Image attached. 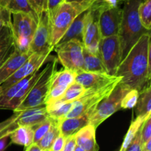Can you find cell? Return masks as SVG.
<instances>
[{"mask_svg":"<svg viewBox=\"0 0 151 151\" xmlns=\"http://www.w3.org/2000/svg\"><path fill=\"white\" fill-rule=\"evenodd\" d=\"M150 32L143 34L121 61L116 76L121 82L139 92L150 83L151 76Z\"/></svg>","mask_w":151,"mask_h":151,"instance_id":"cell-1","label":"cell"},{"mask_svg":"<svg viewBox=\"0 0 151 151\" xmlns=\"http://www.w3.org/2000/svg\"><path fill=\"white\" fill-rule=\"evenodd\" d=\"M139 0H128L124 3L119 36L122 47V60L143 34L150 30L144 28L140 22L138 8Z\"/></svg>","mask_w":151,"mask_h":151,"instance_id":"cell-2","label":"cell"},{"mask_svg":"<svg viewBox=\"0 0 151 151\" xmlns=\"http://www.w3.org/2000/svg\"><path fill=\"white\" fill-rule=\"evenodd\" d=\"M93 4L90 0H84L81 2L64 1L58 7L51 22V41L53 48L77 16L88 10Z\"/></svg>","mask_w":151,"mask_h":151,"instance_id":"cell-3","label":"cell"},{"mask_svg":"<svg viewBox=\"0 0 151 151\" xmlns=\"http://www.w3.org/2000/svg\"><path fill=\"white\" fill-rule=\"evenodd\" d=\"M121 80L122 77L115 76L114 79L101 87L86 90L78 100L74 102L73 107L65 118H74L88 113H92L98 104L111 93Z\"/></svg>","mask_w":151,"mask_h":151,"instance_id":"cell-4","label":"cell"},{"mask_svg":"<svg viewBox=\"0 0 151 151\" xmlns=\"http://www.w3.org/2000/svg\"><path fill=\"white\" fill-rule=\"evenodd\" d=\"M58 62V61L57 58L52 56L45 68L41 70V76L31 89L26 99L15 110H13L14 112H20L29 108L45 105V100L48 94L52 77L56 71Z\"/></svg>","mask_w":151,"mask_h":151,"instance_id":"cell-5","label":"cell"},{"mask_svg":"<svg viewBox=\"0 0 151 151\" xmlns=\"http://www.w3.org/2000/svg\"><path fill=\"white\" fill-rule=\"evenodd\" d=\"M130 90L131 89L121 82V81H119L111 93L98 104L90 115L88 124L94 126L97 129L108 118L122 109L121 102Z\"/></svg>","mask_w":151,"mask_h":151,"instance_id":"cell-6","label":"cell"},{"mask_svg":"<svg viewBox=\"0 0 151 151\" xmlns=\"http://www.w3.org/2000/svg\"><path fill=\"white\" fill-rule=\"evenodd\" d=\"M83 41L72 39L60 44H57L53 50L57 52L58 61L65 69L77 74L83 72Z\"/></svg>","mask_w":151,"mask_h":151,"instance_id":"cell-7","label":"cell"},{"mask_svg":"<svg viewBox=\"0 0 151 151\" xmlns=\"http://www.w3.org/2000/svg\"><path fill=\"white\" fill-rule=\"evenodd\" d=\"M100 56L107 73L115 76L122 61V47L119 36L101 38L100 41Z\"/></svg>","mask_w":151,"mask_h":151,"instance_id":"cell-8","label":"cell"},{"mask_svg":"<svg viewBox=\"0 0 151 151\" xmlns=\"http://www.w3.org/2000/svg\"><path fill=\"white\" fill-rule=\"evenodd\" d=\"M52 50H47L44 53H34L30 57L2 84H0L1 92L4 91L12 85L21 81L23 78L34 73L40 70L41 67L50 59V54Z\"/></svg>","mask_w":151,"mask_h":151,"instance_id":"cell-9","label":"cell"},{"mask_svg":"<svg viewBox=\"0 0 151 151\" xmlns=\"http://www.w3.org/2000/svg\"><path fill=\"white\" fill-rule=\"evenodd\" d=\"M122 9L119 6L109 7L103 1L98 17L101 38L118 35L122 21Z\"/></svg>","mask_w":151,"mask_h":151,"instance_id":"cell-10","label":"cell"},{"mask_svg":"<svg viewBox=\"0 0 151 151\" xmlns=\"http://www.w3.org/2000/svg\"><path fill=\"white\" fill-rule=\"evenodd\" d=\"M51 41V23L47 11H44L39 16L38 25L31 41L29 50L32 53H44L52 50Z\"/></svg>","mask_w":151,"mask_h":151,"instance_id":"cell-11","label":"cell"},{"mask_svg":"<svg viewBox=\"0 0 151 151\" xmlns=\"http://www.w3.org/2000/svg\"><path fill=\"white\" fill-rule=\"evenodd\" d=\"M76 76V73L65 68L60 71H55L52 77L45 105H50L58 99L64 93L68 87L75 81Z\"/></svg>","mask_w":151,"mask_h":151,"instance_id":"cell-12","label":"cell"},{"mask_svg":"<svg viewBox=\"0 0 151 151\" xmlns=\"http://www.w3.org/2000/svg\"><path fill=\"white\" fill-rule=\"evenodd\" d=\"M13 25L15 38H26L32 41L35 31L36 30L38 22L32 16L24 13H13Z\"/></svg>","mask_w":151,"mask_h":151,"instance_id":"cell-13","label":"cell"},{"mask_svg":"<svg viewBox=\"0 0 151 151\" xmlns=\"http://www.w3.org/2000/svg\"><path fill=\"white\" fill-rule=\"evenodd\" d=\"M33 54L30 50L22 51L16 48L14 53L0 67V84L11 76Z\"/></svg>","mask_w":151,"mask_h":151,"instance_id":"cell-14","label":"cell"},{"mask_svg":"<svg viewBox=\"0 0 151 151\" xmlns=\"http://www.w3.org/2000/svg\"><path fill=\"white\" fill-rule=\"evenodd\" d=\"M20 112V115L16 120L18 126L29 127L34 130L49 116L46 105L29 108Z\"/></svg>","mask_w":151,"mask_h":151,"instance_id":"cell-15","label":"cell"},{"mask_svg":"<svg viewBox=\"0 0 151 151\" xmlns=\"http://www.w3.org/2000/svg\"><path fill=\"white\" fill-rule=\"evenodd\" d=\"M16 50V38L12 21L0 30V67Z\"/></svg>","mask_w":151,"mask_h":151,"instance_id":"cell-16","label":"cell"},{"mask_svg":"<svg viewBox=\"0 0 151 151\" xmlns=\"http://www.w3.org/2000/svg\"><path fill=\"white\" fill-rule=\"evenodd\" d=\"M116 76H110L108 73L93 72H81L77 74L75 81L81 84L85 89L96 88L107 84L114 78Z\"/></svg>","mask_w":151,"mask_h":151,"instance_id":"cell-17","label":"cell"},{"mask_svg":"<svg viewBox=\"0 0 151 151\" xmlns=\"http://www.w3.org/2000/svg\"><path fill=\"white\" fill-rule=\"evenodd\" d=\"M90 113L74 118H65L59 121L60 133L65 138L75 136L81 129L88 125L89 123Z\"/></svg>","mask_w":151,"mask_h":151,"instance_id":"cell-18","label":"cell"},{"mask_svg":"<svg viewBox=\"0 0 151 151\" xmlns=\"http://www.w3.org/2000/svg\"><path fill=\"white\" fill-rule=\"evenodd\" d=\"M77 146L84 151H98L96 140V128L91 124L85 126L75 135Z\"/></svg>","mask_w":151,"mask_h":151,"instance_id":"cell-19","label":"cell"},{"mask_svg":"<svg viewBox=\"0 0 151 151\" xmlns=\"http://www.w3.org/2000/svg\"><path fill=\"white\" fill-rule=\"evenodd\" d=\"M41 70H38L35 71V72L31 76L30 78H29V80L22 86V88L16 93V95H15L8 102H7L5 105H3L1 107V109H8L11 110H15L22 104V102L26 99V97L27 96V95L29 94L31 89L32 88V87H33V85L35 84V83L36 82L38 78H39V76H41Z\"/></svg>","mask_w":151,"mask_h":151,"instance_id":"cell-20","label":"cell"},{"mask_svg":"<svg viewBox=\"0 0 151 151\" xmlns=\"http://www.w3.org/2000/svg\"><path fill=\"white\" fill-rule=\"evenodd\" d=\"M87 10L83 12L79 16H77L76 19L71 24L69 28L65 32V33L63 34L62 38H60L57 44H63V43L72 39H78L79 41H83V29L86 22V18Z\"/></svg>","mask_w":151,"mask_h":151,"instance_id":"cell-21","label":"cell"},{"mask_svg":"<svg viewBox=\"0 0 151 151\" xmlns=\"http://www.w3.org/2000/svg\"><path fill=\"white\" fill-rule=\"evenodd\" d=\"M11 143L27 147L33 143L34 129L29 127L19 126L10 135Z\"/></svg>","mask_w":151,"mask_h":151,"instance_id":"cell-22","label":"cell"},{"mask_svg":"<svg viewBox=\"0 0 151 151\" xmlns=\"http://www.w3.org/2000/svg\"><path fill=\"white\" fill-rule=\"evenodd\" d=\"M137 116L151 115V87L150 83L139 92V97L135 106Z\"/></svg>","mask_w":151,"mask_h":151,"instance_id":"cell-23","label":"cell"},{"mask_svg":"<svg viewBox=\"0 0 151 151\" xmlns=\"http://www.w3.org/2000/svg\"><path fill=\"white\" fill-rule=\"evenodd\" d=\"M83 68L85 72L107 73L100 56L89 53L85 47L83 48Z\"/></svg>","mask_w":151,"mask_h":151,"instance_id":"cell-24","label":"cell"},{"mask_svg":"<svg viewBox=\"0 0 151 151\" xmlns=\"http://www.w3.org/2000/svg\"><path fill=\"white\" fill-rule=\"evenodd\" d=\"M86 91V89L84 88L81 84L74 81L72 84L68 87L64 93L58 99L50 105H52V104L60 105V104L67 103V102H74L78 100Z\"/></svg>","mask_w":151,"mask_h":151,"instance_id":"cell-25","label":"cell"},{"mask_svg":"<svg viewBox=\"0 0 151 151\" xmlns=\"http://www.w3.org/2000/svg\"><path fill=\"white\" fill-rule=\"evenodd\" d=\"M60 133V128H59V121L54 119L47 133L43 136L42 139L39 142L35 144H37L40 147H41L44 150L50 151L53 142Z\"/></svg>","mask_w":151,"mask_h":151,"instance_id":"cell-26","label":"cell"},{"mask_svg":"<svg viewBox=\"0 0 151 151\" xmlns=\"http://www.w3.org/2000/svg\"><path fill=\"white\" fill-rule=\"evenodd\" d=\"M148 116H137L135 119L133 120L131 125H130L129 129H128V132H127L126 135H125V139H124V141L122 142L119 151H125V150L128 148L130 144L132 142L135 136H137V133H138L139 130L141 128L143 122L145 121V119Z\"/></svg>","mask_w":151,"mask_h":151,"instance_id":"cell-27","label":"cell"},{"mask_svg":"<svg viewBox=\"0 0 151 151\" xmlns=\"http://www.w3.org/2000/svg\"><path fill=\"white\" fill-rule=\"evenodd\" d=\"M11 13H24L32 16L36 22H38L39 17L35 10L31 7L28 0H10L7 7Z\"/></svg>","mask_w":151,"mask_h":151,"instance_id":"cell-28","label":"cell"},{"mask_svg":"<svg viewBox=\"0 0 151 151\" xmlns=\"http://www.w3.org/2000/svg\"><path fill=\"white\" fill-rule=\"evenodd\" d=\"M73 103L74 102H67L60 105L52 104L46 105L49 116L58 121L63 119L73 107Z\"/></svg>","mask_w":151,"mask_h":151,"instance_id":"cell-29","label":"cell"},{"mask_svg":"<svg viewBox=\"0 0 151 151\" xmlns=\"http://www.w3.org/2000/svg\"><path fill=\"white\" fill-rule=\"evenodd\" d=\"M140 22L144 28L150 30L151 28V0L140 3L138 8Z\"/></svg>","mask_w":151,"mask_h":151,"instance_id":"cell-30","label":"cell"},{"mask_svg":"<svg viewBox=\"0 0 151 151\" xmlns=\"http://www.w3.org/2000/svg\"><path fill=\"white\" fill-rule=\"evenodd\" d=\"M20 113L21 112H14L10 118L0 122V139L4 136H10V133L16 127H19L16 123V120Z\"/></svg>","mask_w":151,"mask_h":151,"instance_id":"cell-31","label":"cell"},{"mask_svg":"<svg viewBox=\"0 0 151 151\" xmlns=\"http://www.w3.org/2000/svg\"><path fill=\"white\" fill-rule=\"evenodd\" d=\"M53 119L51 117L48 116L42 123L39 124L36 128L34 130V139H33V143H37L39 142L43 136L47 133L49 129L51 127L52 124Z\"/></svg>","mask_w":151,"mask_h":151,"instance_id":"cell-32","label":"cell"},{"mask_svg":"<svg viewBox=\"0 0 151 151\" xmlns=\"http://www.w3.org/2000/svg\"><path fill=\"white\" fill-rule=\"evenodd\" d=\"M139 97V91L137 90H130L122 99L121 102V107L122 109H131L137 105Z\"/></svg>","mask_w":151,"mask_h":151,"instance_id":"cell-33","label":"cell"},{"mask_svg":"<svg viewBox=\"0 0 151 151\" xmlns=\"http://www.w3.org/2000/svg\"><path fill=\"white\" fill-rule=\"evenodd\" d=\"M140 133L142 144L151 139V115H149L143 122L140 128Z\"/></svg>","mask_w":151,"mask_h":151,"instance_id":"cell-34","label":"cell"},{"mask_svg":"<svg viewBox=\"0 0 151 151\" xmlns=\"http://www.w3.org/2000/svg\"><path fill=\"white\" fill-rule=\"evenodd\" d=\"M64 2V0H47V12L50 17V23L58 7Z\"/></svg>","mask_w":151,"mask_h":151,"instance_id":"cell-35","label":"cell"},{"mask_svg":"<svg viewBox=\"0 0 151 151\" xmlns=\"http://www.w3.org/2000/svg\"><path fill=\"white\" fill-rule=\"evenodd\" d=\"M36 14L39 17L44 11H47V0H28Z\"/></svg>","mask_w":151,"mask_h":151,"instance_id":"cell-36","label":"cell"},{"mask_svg":"<svg viewBox=\"0 0 151 151\" xmlns=\"http://www.w3.org/2000/svg\"><path fill=\"white\" fill-rule=\"evenodd\" d=\"M125 151H143L142 150V143L141 133L140 130L137 133V136L132 141L129 146L128 147Z\"/></svg>","mask_w":151,"mask_h":151,"instance_id":"cell-37","label":"cell"},{"mask_svg":"<svg viewBox=\"0 0 151 151\" xmlns=\"http://www.w3.org/2000/svg\"><path fill=\"white\" fill-rule=\"evenodd\" d=\"M11 21V13L6 7L0 6V30L7 23Z\"/></svg>","mask_w":151,"mask_h":151,"instance_id":"cell-38","label":"cell"},{"mask_svg":"<svg viewBox=\"0 0 151 151\" xmlns=\"http://www.w3.org/2000/svg\"><path fill=\"white\" fill-rule=\"evenodd\" d=\"M65 140L66 138L61 133H60L53 142L50 151H61L65 144Z\"/></svg>","mask_w":151,"mask_h":151,"instance_id":"cell-39","label":"cell"},{"mask_svg":"<svg viewBox=\"0 0 151 151\" xmlns=\"http://www.w3.org/2000/svg\"><path fill=\"white\" fill-rule=\"evenodd\" d=\"M77 147L75 136H71L66 138L65 144L61 151H75Z\"/></svg>","mask_w":151,"mask_h":151,"instance_id":"cell-40","label":"cell"},{"mask_svg":"<svg viewBox=\"0 0 151 151\" xmlns=\"http://www.w3.org/2000/svg\"><path fill=\"white\" fill-rule=\"evenodd\" d=\"M10 136H6L0 139V151H4L8 146V139Z\"/></svg>","mask_w":151,"mask_h":151,"instance_id":"cell-41","label":"cell"},{"mask_svg":"<svg viewBox=\"0 0 151 151\" xmlns=\"http://www.w3.org/2000/svg\"><path fill=\"white\" fill-rule=\"evenodd\" d=\"M25 151H46L44 150H43L42 148L40 147L37 144L32 143V144H30L29 146L27 147Z\"/></svg>","mask_w":151,"mask_h":151,"instance_id":"cell-42","label":"cell"},{"mask_svg":"<svg viewBox=\"0 0 151 151\" xmlns=\"http://www.w3.org/2000/svg\"><path fill=\"white\" fill-rule=\"evenodd\" d=\"M105 4L109 5V7H117L119 4V0H102Z\"/></svg>","mask_w":151,"mask_h":151,"instance_id":"cell-43","label":"cell"},{"mask_svg":"<svg viewBox=\"0 0 151 151\" xmlns=\"http://www.w3.org/2000/svg\"><path fill=\"white\" fill-rule=\"evenodd\" d=\"M143 151H151V139L142 144Z\"/></svg>","mask_w":151,"mask_h":151,"instance_id":"cell-44","label":"cell"},{"mask_svg":"<svg viewBox=\"0 0 151 151\" xmlns=\"http://www.w3.org/2000/svg\"><path fill=\"white\" fill-rule=\"evenodd\" d=\"M10 1V0H0V6L7 8Z\"/></svg>","mask_w":151,"mask_h":151,"instance_id":"cell-45","label":"cell"},{"mask_svg":"<svg viewBox=\"0 0 151 151\" xmlns=\"http://www.w3.org/2000/svg\"><path fill=\"white\" fill-rule=\"evenodd\" d=\"M84 0H64L65 2H81Z\"/></svg>","mask_w":151,"mask_h":151,"instance_id":"cell-46","label":"cell"},{"mask_svg":"<svg viewBox=\"0 0 151 151\" xmlns=\"http://www.w3.org/2000/svg\"><path fill=\"white\" fill-rule=\"evenodd\" d=\"M75 151H84V150L83 149H81V147H78V146H77L76 148H75Z\"/></svg>","mask_w":151,"mask_h":151,"instance_id":"cell-47","label":"cell"},{"mask_svg":"<svg viewBox=\"0 0 151 151\" xmlns=\"http://www.w3.org/2000/svg\"><path fill=\"white\" fill-rule=\"evenodd\" d=\"M128 1V0H119V2H122V3H125V1Z\"/></svg>","mask_w":151,"mask_h":151,"instance_id":"cell-48","label":"cell"},{"mask_svg":"<svg viewBox=\"0 0 151 151\" xmlns=\"http://www.w3.org/2000/svg\"><path fill=\"white\" fill-rule=\"evenodd\" d=\"M147 1V0H139L140 3H142V2H144V1Z\"/></svg>","mask_w":151,"mask_h":151,"instance_id":"cell-49","label":"cell"},{"mask_svg":"<svg viewBox=\"0 0 151 151\" xmlns=\"http://www.w3.org/2000/svg\"><path fill=\"white\" fill-rule=\"evenodd\" d=\"M90 1H92L93 3H94V2H95V1H98V0H90Z\"/></svg>","mask_w":151,"mask_h":151,"instance_id":"cell-50","label":"cell"},{"mask_svg":"<svg viewBox=\"0 0 151 151\" xmlns=\"http://www.w3.org/2000/svg\"><path fill=\"white\" fill-rule=\"evenodd\" d=\"M1 88H0V98H1Z\"/></svg>","mask_w":151,"mask_h":151,"instance_id":"cell-51","label":"cell"}]
</instances>
